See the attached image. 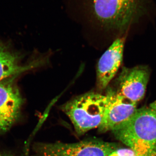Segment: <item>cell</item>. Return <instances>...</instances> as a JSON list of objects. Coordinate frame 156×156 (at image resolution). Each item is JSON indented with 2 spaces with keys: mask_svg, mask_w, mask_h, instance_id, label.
<instances>
[{
  "mask_svg": "<svg viewBox=\"0 0 156 156\" xmlns=\"http://www.w3.org/2000/svg\"><path fill=\"white\" fill-rule=\"evenodd\" d=\"M124 39H117L103 53L97 67V85L106 89L116 75L122 61Z\"/></svg>",
  "mask_w": 156,
  "mask_h": 156,
  "instance_id": "ba28073f",
  "label": "cell"
},
{
  "mask_svg": "<svg viewBox=\"0 0 156 156\" xmlns=\"http://www.w3.org/2000/svg\"><path fill=\"white\" fill-rule=\"evenodd\" d=\"M0 156H20L18 155L12 153L4 151H0Z\"/></svg>",
  "mask_w": 156,
  "mask_h": 156,
  "instance_id": "8fae6325",
  "label": "cell"
},
{
  "mask_svg": "<svg viewBox=\"0 0 156 156\" xmlns=\"http://www.w3.org/2000/svg\"><path fill=\"white\" fill-rule=\"evenodd\" d=\"M112 131L137 156H156V114L150 107L136 109Z\"/></svg>",
  "mask_w": 156,
  "mask_h": 156,
  "instance_id": "6da1fadb",
  "label": "cell"
},
{
  "mask_svg": "<svg viewBox=\"0 0 156 156\" xmlns=\"http://www.w3.org/2000/svg\"><path fill=\"white\" fill-rule=\"evenodd\" d=\"M21 55L0 42V82L32 68L34 65L21 64Z\"/></svg>",
  "mask_w": 156,
  "mask_h": 156,
  "instance_id": "9c48e42d",
  "label": "cell"
},
{
  "mask_svg": "<svg viewBox=\"0 0 156 156\" xmlns=\"http://www.w3.org/2000/svg\"><path fill=\"white\" fill-rule=\"evenodd\" d=\"M118 148L115 144L90 139L74 143H37L33 151L37 156H108Z\"/></svg>",
  "mask_w": 156,
  "mask_h": 156,
  "instance_id": "277c9868",
  "label": "cell"
},
{
  "mask_svg": "<svg viewBox=\"0 0 156 156\" xmlns=\"http://www.w3.org/2000/svg\"><path fill=\"white\" fill-rule=\"evenodd\" d=\"M150 73L146 66L123 67L116 80L117 92L137 103L144 97L146 90Z\"/></svg>",
  "mask_w": 156,
  "mask_h": 156,
  "instance_id": "52a82bcc",
  "label": "cell"
},
{
  "mask_svg": "<svg viewBox=\"0 0 156 156\" xmlns=\"http://www.w3.org/2000/svg\"><path fill=\"white\" fill-rule=\"evenodd\" d=\"M17 76L0 82V134L9 131L21 116L24 99L16 84Z\"/></svg>",
  "mask_w": 156,
  "mask_h": 156,
  "instance_id": "5b68a950",
  "label": "cell"
},
{
  "mask_svg": "<svg viewBox=\"0 0 156 156\" xmlns=\"http://www.w3.org/2000/svg\"><path fill=\"white\" fill-rule=\"evenodd\" d=\"M142 0H90L93 17L107 28L123 30L139 12Z\"/></svg>",
  "mask_w": 156,
  "mask_h": 156,
  "instance_id": "3957f363",
  "label": "cell"
},
{
  "mask_svg": "<svg viewBox=\"0 0 156 156\" xmlns=\"http://www.w3.org/2000/svg\"><path fill=\"white\" fill-rule=\"evenodd\" d=\"M108 156H137L134 151L128 148H118Z\"/></svg>",
  "mask_w": 156,
  "mask_h": 156,
  "instance_id": "30bf717a",
  "label": "cell"
},
{
  "mask_svg": "<svg viewBox=\"0 0 156 156\" xmlns=\"http://www.w3.org/2000/svg\"><path fill=\"white\" fill-rule=\"evenodd\" d=\"M107 103L106 95L88 92L74 98L60 108L69 118L77 134L81 135L100 126Z\"/></svg>",
  "mask_w": 156,
  "mask_h": 156,
  "instance_id": "7a4b0ae2",
  "label": "cell"
},
{
  "mask_svg": "<svg viewBox=\"0 0 156 156\" xmlns=\"http://www.w3.org/2000/svg\"><path fill=\"white\" fill-rule=\"evenodd\" d=\"M149 107L151 108L153 110L156 114V100L154 101L152 103H151Z\"/></svg>",
  "mask_w": 156,
  "mask_h": 156,
  "instance_id": "7c38bea8",
  "label": "cell"
},
{
  "mask_svg": "<svg viewBox=\"0 0 156 156\" xmlns=\"http://www.w3.org/2000/svg\"><path fill=\"white\" fill-rule=\"evenodd\" d=\"M107 103L98 131H112L118 125L130 118L136 111L137 103L124 97L115 89L108 88L106 91Z\"/></svg>",
  "mask_w": 156,
  "mask_h": 156,
  "instance_id": "8992f818",
  "label": "cell"
}]
</instances>
